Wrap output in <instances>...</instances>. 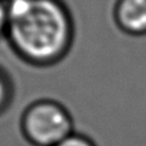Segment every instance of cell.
<instances>
[{
  "mask_svg": "<svg viewBox=\"0 0 146 146\" xmlns=\"http://www.w3.org/2000/svg\"><path fill=\"white\" fill-rule=\"evenodd\" d=\"M5 38L10 51L33 67H51L68 56L76 23L63 0H8Z\"/></svg>",
  "mask_w": 146,
  "mask_h": 146,
  "instance_id": "obj_1",
  "label": "cell"
},
{
  "mask_svg": "<svg viewBox=\"0 0 146 146\" xmlns=\"http://www.w3.org/2000/svg\"><path fill=\"white\" fill-rule=\"evenodd\" d=\"M22 126L27 139L36 146H55L74 133L67 109L53 100H40L28 106Z\"/></svg>",
  "mask_w": 146,
  "mask_h": 146,
  "instance_id": "obj_2",
  "label": "cell"
},
{
  "mask_svg": "<svg viewBox=\"0 0 146 146\" xmlns=\"http://www.w3.org/2000/svg\"><path fill=\"white\" fill-rule=\"evenodd\" d=\"M115 15L119 26L127 32H146V0H119Z\"/></svg>",
  "mask_w": 146,
  "mask_h": 146,
  "instance_id": "obj_3",
  "label": "cell"
},
{
  "mask_svg": "<svg viewBox=\"0 0 146 146\" xmlns=\"http://www.w3.org/2000/svg\"><path fill=\"white\" fill-rule=\"evenodd\" d=\"M13 98V82L9 73L3 64H0V111L10 104Z\"/></svg>",
  "mask_w": 146,
  "mask_h": 146,
  "instance_id": "obj_4",
  "label": "cell"
},
{
  "mask_svg": "<svg viewBox=\"0 0 146 146\" xmlns=\"http://www.w3.org/2000/svg\"><path fill=\"white\" fill-rule=\"evenodd\" d=\"M8 22H9V10H8V0H0V40L5 38Z\"/></svg>",
  "mask_w": 146,
  "mask_h": 146,
  "instance_id": "obj_5",
  "label": "cell"
},
{
  "mask_svg": "<svg viewBox=\"0 0 146 146\" xmlns=\"http://www.w3.org/2000/svg\"><path fill=\"white\" fill-rule=\"evenodd\" d=\"M55 146H95L88 139H86L85 136L78 133H73L68 139H66L64 141H62L60 144Z\"/></svg>",
  "mask_w": 146,
  "mask_h": 146,
  "instance_id": "obj_6",
  "label": "cell"
}]
</instances>
